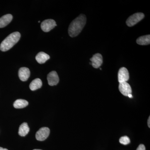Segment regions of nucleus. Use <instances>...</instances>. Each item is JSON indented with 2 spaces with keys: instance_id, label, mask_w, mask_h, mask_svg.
I'll list each match as a JSON object with an SVG mask.
<instances>
[{
  "instance_id": "obj_1",
  "label": "nucleus",
  "mask_w": 150,
  "mask_h": 150,
  "mask_svg": "<svg viewBox=\"0 0 150 150\" xmlns=\"http://www.w3.org/2000/svg\"><path fill=\"white\" fill-rule=\"evenodd\" d=\"M86 17L84 14H80L73 21L68 29L69 35L71 37H75L80 33L85 25Z\"/></svg>"
},
{
  "instance_id": "obj_2",
  "label": "nucleus",
  "mask_w": 150,
  "mask_h": 150,
  "mask_svg": "<svg viewBox=\"0 0 150 150\" xmlns=\"http://www.w3.org/2000/svg\"><path fill=\"white\" fill-rule=\"evenodd\" d=\"M21 34L18 32H15L11 33L4 39L0 45V50L5 52L10 50L20 39Z\"/></svg>"
},
{
  "instance_id": "obj_3",
  "label": "nucleus",
  "mask_w": 150,
  "mask_h": 150,
  "mask_svg": "<svg viewBox=\"0 0 150 150\" xmlns=\"http://www.w3.org/2000/svg\"><path fill=\"white\" fill-rule=\"evenodd\" d=\"M144 17V14L142 13H137L131 16L126 21L127 25L129 27L134 26L142 20Z\"/></svg>"
},
{
  "instance_id": "obj_4",
  "label": "nucleus",
  "mask_w": 150,
  "mask_h": 150,
  "mask_svg": "<svg viewBox=\"0 0 150 150\" xmlns=\"http://www.w3.org/2000/svg\"><path fill=\"white\" fill-rule=\"evenodd\" d=\"M57 25L53 19H47L42 22L40 25L41 29L45 32H48L53 29Z\"/></svg>"
},
{
  "instance_id": "obj_5",
  "label": "nucleus",
  "mask_w": 150,
  "mask_h": 150,
  "mask_svg": "<svg viewBox=\"0 0 150 150\" xmlns=\"http://www.w3.org/2000/svg\"><path fill=\"white\" fill-rule=\"evenodd\" d=\"M50 132V129L47 127L40 128L36 133L35 138L38 141H44L49 136Z\"/></svg>"
},
{
  "instance_id": "obj_6",
  "label": "nucleus",
  "mask_w": 150,
  "mask_h": 150,
  "mask_svg": "<svg viewBox=\"0 0 150 150\" xmlns=\"http://www.w3.org/2000/svg\"><path fill=\"white\" fill-rule=\"evenodd\" d=\"M118 81L119 83L127 82L129 79V71L125 67H122L119 70L118 74Z\"/></svg>"
},
{
  "instance_id": "obj_7",
  "label": "nucleus",
  "mask_w": 150,
  "mask_h": 150,
  "mask_svg": "<svg viewBox=\"0 0 150 150\" xmlns=\"http://www.w3.org/2000/svg\"><path fill=\"white\" fill-rule=\"evenodd\" d=\"M118 88L120 92L124 96H128V95L132 93L131 86L127 82L119 83Z\"/></svg>"
},
{
  "instance_id": "obj_8",
  "label": "nucleus",
  "mask_w": 150,
  "mask_h": 150,
  "mask_svg": "<svg viewBox=\"0 0 150 150\" xmlns=\"http://www.w3.org/2000/svg\"><path fill=\"white\" fill-rule=\"evenodd\" d=\"M91 65L93 68L98 69L103 64V57L102 55L99 53L94 55L90 59Z\"/></svg>"
},
{
  "instance_id": "obj_9",
  "label": "nucleus",
  "mask_w": 150,
  "mask_h": 150,
  "mask_svg": "<svg viewBox=\"0 0 150 150\" xmlns=\"http://www.w3.org/2000/svg\"><path fill=\"white\" fill-rule=\"evenodd\" d=\"M47 80L49 85L54 86L59 83V79L58 74L55 71H52L47 76Z\"/></svg>"
},
{
  "instance_id": "obj_10",
  "label": "nucleus",
  "mask_w": 150,
  "mask_h": 150,
  "mask_svg": "<svg viewBox=\"0 0 150 150\" xmlns=\"http://www.w3.org/2000/svg\"><path fill=\"white\" fill-rule=\"evenodd\" d=\"M30 76V71L28 68L22 67L18 71V76L20 79L23 81H25Z\"/></svg>"
},
{
  "instance_id": "obj_11",
  "label": "nucleus",
  "mask_w": 150,
  "mask_h": 150,
  "mask_svg": "<svg viewBox=\"0 0 150 150\" xmlns=\"http://www.w3.org/2000/svg\"><path fill=\"white\" fill-rule=\"evenodd\" d=\"M13 16L12 15H5L0 18V28L6 27L9 24L12 20Z\"/></svg>"
},
{
  "instance_id": "obj_12",
  "label": "nucleus",
  "mask_w": 150,
  "mask_h": 150,
  "mask_svg": "<svg viewBox=\"0 0 150 150\" xmlns=\"http://www.w3.org/2000/svg\"><path fill=\"white\" fill-rule=\"evenodd\" d=\"M50 59V56L48 54L43 52H40L35 56V59L39 64H43Z\"/></svg>"
},
{
  "instance_id": "obj_13",
  "label": "nucleus",
  "mask_w": 150,
  "mask_h": 150,
  "mask_svg": "<svg viewBox=\"0 0 150 150\" xmlns=\"http://www.w3.org/2000/svg\"><path fill=\"white\" fill-rule=\"evenodd\" d=\"M30 131V128L28 127L27 123H23L20 126L18 130V134L21 137L26 136Z\"/></svg>"
},
{
  "instance_id": "obj_14",
  "label": "nucleus",
  "mask_w": 150,
  "mask_h": 150,
  "mask_svg": "<svg viewBox=\"0 0 150 150\" xmlns=\"http://www.w3.org/2000/svg\"><path fill=\"white\" fill-rule=\"evenodd\" d=\"M42 86V81L40 79H35L30 83L29 87L31 91H35L40 88Z\"/></svg>"
},
{
  "instance_id": "obj_15",
  "label": "nucleus",
  "mask_w": 150,
  "mask_h": 150,
  "mask_svg": "<svg viewBox=\"0 0 150 150\" xmlns=\"http://www.w3.org/2000/svg\"><path fill=\"white\" fill-rule=\"evenodd\" d=\"M137 44L140 45H147L150 43V35H144L139 37L137 40Z\"/></svg>"
},
{
  "instance_id": "obj_16",
  "label": "nucleus",
  "mask_w": 150,
  "mask_h": 150,
  "mask_svg": "<svg viewBox=\"0 0 150 150\" xmlns=\"http://www.w3.org/2000/svg\"><path fill=\"white\" fill-rule=\"evenodd\" d=\"M28 102L27 100L23 99H18L15 101L13 106L16 108H22L27 106Z\"/></svg>"
},
{
  "instance_id": "obj_17",
  "label": "nucleus",
  "mask_w": 150,
  "mask_h": 150,
  "mask_svg": "<svg viewBox=\"0 0 150 150\" xmlns=\"http://www.w3.org/2000/svg\"><path fill=\"white\" fill-rule=\"evenodd\" d=\"M119 142L122 144L126 145L129 144L130 143V140L129 137L127 136H124L120 138Z\"/></svg>"
},
{
  "instance_id": "obj_18",
  "label": "nucleus",
  "mask_w": 150,
  "mask_h": 150,
  "mask_svg": "<svg viewBox=\"0 0 150 150\" xmlns=\"http://www.w3.org/2000/svg\"><path fill=\"white\" fill-rule=\"evenodd\" d=\"M137 150H146V148L144 144H140L137 148Z\"/></svg>"
},
{
  "instance_id": "obj_19",
  "label": "nucleus",
  "mask_w": 150,
  "mask_h": 150,
  "mask_svg": "<svg viewBox=\"0 0 150 150\" xmlns=\"http://www.w3.org/2000/svg\"><path fill=\"white\" fill-rule=\"evenodd\" d=\"M148 125L149 126V128H150V117H149V119L148 120Z\"/></svg>"
},
{
  "instance_id": "obj_20",
  "label": "nucleus",
  "mask_w": 150,
  "mask_h": 150,
  "mask_svg": "<svg viewBox=\"0 0 150 150\" xmlns=\"http://www.w3.org/2000/svg\"><path fill=\"white\" fill-rule=\"evenodd\" d=\"M128 96L130 98H132L133 96H132V94H130L128 95Z\"/></svg>"
},
{
  "instance_id": "obj_21",
  "label": "nucleus",
  "mask_w": 150,
  "mask_h": 150,
  "mask_svg": "<svg viewBox=\"0 0 150 150\" xmlns=\"http://www.w3.org/2000/svg\"><path fill=\"white\" fill-rule=\"evenodd\" d=\"M0 150H8L7 149H4V148H3L0 147Z\"/></svg>"
},
{
  "instance_id": "obj_22",
  "label": "nucleus",
  "mask_w": 150,
  "mask_h": 150,
  "mask_svg": "<svg viewBox=\"0 0 150 150\" xmlns=\"http://www.w3.org/2000/svg\"><path fill=\"white\" fill-rule=\"evenodd\" d=\"M33 150H40V149H34Z\"/></svg>"
},
{
  "instance_id": "obj_23",
  "label": "nucleus",
  "mask_w": 150,
  "mask_h": 150,
  "mask_svg": "<svg viewBox=\"0 0 150 150\" xmlns=\"http://www.w3.org/2000/svg\"><path fill=\"white\" fill-rule=\"evenodd\" d=\"M38 23H40V21H38Z\"/></svg>"
}]
</instances>
